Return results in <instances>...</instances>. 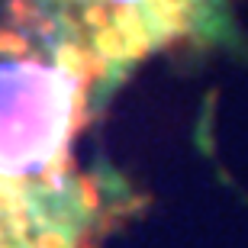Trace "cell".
Returning a JSON list of instances; mask_svg holds the SVG:
<instances>
[{
	"instance_id": "cell-3",
	"label": "cell",
	"mask_w": 248,
	"mask_h": 248,
	"mask_svg": "<svg viewBox=\"0 0 248 248\" xmlns=\"http://www.w3.org/2000/svg\"><path fill=\"white\" fill-rule=\"evenodd\" d=\"M81 203H48L0 187V248H74Z\"/></svg>"
},
{
	"instance_id": "cell-2",
	"label": "cell",
	"mask_w": 248,
	"mask_h": 248,
	"mask_svg": "<svg viewBox=\"0 0 248 248\" xmlns=\"http://www.w3.org/2000/svg\"><path fill=\"white\" fill-rule=\"evenodd\" d=\"M87 52L100 81L190 36L213 0H39Z\"/></svg>"
},
{
	"instance_id": "cell-1",
	"label": "cell",
	"mask_w": 248,
	"mask_h": 248,
	"mask_svg": "<svg viewBox=\"0 0 248 248\" xmlns=\"http://www.w3.org/2000/svg\"><path fill=\"white\" fill-rule=\"evenodd\" d=\"M100 74L39 0H10L0 19V187L78 203L71 142Z\"/></svg>"
}]
</instances>
